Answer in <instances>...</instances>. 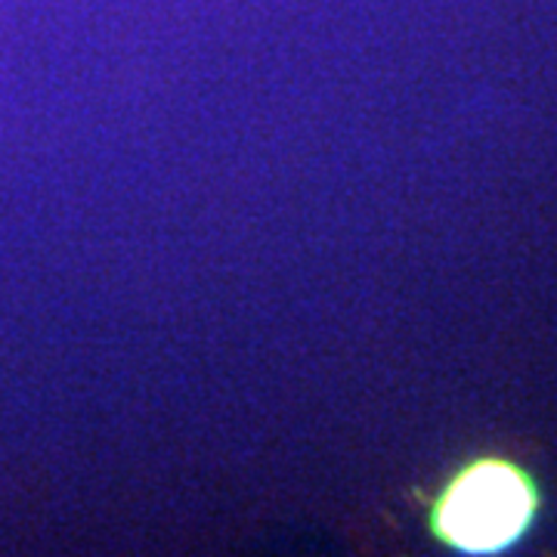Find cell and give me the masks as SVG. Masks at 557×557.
<instances>
[{
  "mask_svg": "<svg viewBox=\"0 0 557 557\" xmlns=\"http://www.w3.org/2000/svg\"><path fill=\"white\" fill-rule=\"evenodd\" d=\"M536 496L518 468L480 461L461 471L437 505V530L461 552H498L523 536Z\"/></svg>",
  "mask_w": 557,
  "mask_h": 557,
  "instance_id": "cell-1",
  "label": "cell"
}]
</instances>
